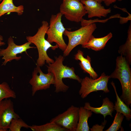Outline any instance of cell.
<instances>
[{
    "label": "cell",
    "mask_w": 131,
    "mask_h": 131,
    "mask_svg": "<svg viewBox=\"0 0 131 131\" xmlns=\"http://www.w3.org/2000/svg\"><path fill=\"white\" fill-rule=\"evenodd\" d=\"M55 60L53 63L48 64L46 66L48 72L52 73L54 75L55 92H65L68 90L69 87L63 82L64 78H69L76 80L80 83L81 82L82 79L76 74L74 68L70 67L63 64L64 57L60 55L58 57H55Z\"/></svg>",
    "instance_id": "cell-1"
},
{
    "label": "cell",
    "mask_w": 131,
    "mask_h": 131,
    "mask_svg": "<svg viewBox=\"0 0 131 131\" xmlns=\"http://www.w3.org/2000/svg\"><path fill=\"white\" fill-rule=\"evenodd\" d=\"M116 67L109 75L110 78L118 79L122 86V93L120 97L128 107L131 104V70L125 57L120 55L116 60Z\"/></svg>",
    "instance_id": "cell-2"
},
{
    "label": "cell",
    "mask_w": 131,
    "mask_h": 131,
    "mask_svg": "<svg viewBox=\"0 0 131 131\" xmlns=\"http://www.w3.org/2000/svg\"><path fill=\"white\" fill-rule=\"evenodd\" d=\"M49 27V24L46 21H43L42 25L38 29L36 34L33 36L26 37L28 42L33 44L37 48L38 57L36 62V66L40 67L43 66L46 62L47 64L53 63L54 61L50 58L47 53V50L51 48L53 50L58 48V45H52L45 38V35Z\"/></svg>",
    "instance_id": "cell-3"
},
{
    "label": "cell",
    "mask_w": 131,
    "mask_h": 131,
    "mask_svg": "<svg viewBox=\"0 0 131 131\" xmlns=\"http://www.w3.org/2000/svg\"><path fill=\"white\" fill-rule=\"evenodd\" d=\"M97 28L94 23L89 24L73 31L66 30L64 34L67 36L68 42L67 47L63 51V56H68L72 50L77 46L81 45L82 47L88 41Z\"/></svg>",
    "instance_id": "cell-4"
},
{
    "label": "cell",
    "mask_w": 131,
    "mask_h": 131,
    "mask_svg": "<svg viewBox=\"0 0 131 131\" xmlns=\"http://www.w3.org/2000/svg\"><path fill=\"white\" fill-rule=\"evenodd\" d=\"M63 15L60 12L56 15H52L50 21L49 27L46 32L47 40L50 44L55 42L62 51L66 49L67 45L63 38L64 33L66 30L61 22Z\"/></svg>",
    "instance_id": "cell-5"
},
{
    "label": "cell",
    "mask_w": 131,
    "mask_h": 131,
    "mask_svg": "<svg viewBox=\"0 0 131 131\" xmlns=\"http://www.w3.org/2000/svg\"><path fill=\"white\" fill-rule=\"evenodd\" d=\"M110 79L109 75H106L104 72L99 77L95 79L85 77L82 79L79 94L83 99L92 92L102 90L105 93H109L110 91L107 84Z\"/></svg>",
    "instance_id": "cell-6"
},
{
    "label": "cell",
    "mask_w": 131,
    "mask_h": 131,
    "mask_svg": "<svg viewBox=\"0 0 131 131\" xmlns=\"http://www.w3.org/2000/svg\"><path fill=\"white\" fill-rule=\"evenodd\" d=\"M60 12L68 20L76 22H81L87 14L81 0H62Z\"/></svg>",
    "instance_id": "cell-7"
},
{
    "label": "cell",
    "mask_w": 131,
    "mask_h": 131,
    "mask_svg": "<svg viewBox=\"0 0 131 131\" xmlns=\"http://www.w3.org/2000/svg\"><path fill=\"white\" fill-rule=\"evenodd\" d=\"M79 107L72 105L62 113L52 118V121L67 131H76L79 119Z\"/></svg>",
    "instance_id": "cell-8"
},
{
    "label": "cell",
    "mask_w": 131,
    "mask_h": 131,
    "mask_svg": "<svg viewBox=\"0 0 131 131\" xmlns=\"http://www.w3.org/2000/svg\"><path fill=\"white\" fill-rule=\"evenodd\" d=\"M29 83L32 86V95L33 96L38 91L49 89L51 85H54L55 82L52 73H44L40 67L36 66L32 72V77Z\"/></svg>",
    "instance_id": "cell-9"
},
{
    "label": "cell",
    "mask_w": 131,
    "mask_h": 131,
    "mask_svg": "<svg viewBox=\"0 0 131 131\" xmlns=\"http://www.w3.org/2000/svg\"><path fill=\"white\" fill-rule=\"evenodd\" d=\"M8 46L5 49H1L0 51V56H2V59L4 60L2 65L5 66L8 62L14 60L18 61L20 60L21 56L17 57V55L25 52L27 54V49L35 47H31L32 43L28 42L20 45L16 44L13 38L9 37L8 41Z\"/></svg>",
    "instance_id": "cell-10"
},
{
    "label": "cell",
    "mask_w": 131,
    "mask_h": 131,
    "mask_svg": "<svg viewBox=\"0 0 131 131\" xmlns=\"http://www.w3.org/2000/svg\"><path fill=\"white\" fill-rule=\"evenodd\" d=\"M13 103L9 98L0 102V131H7L12 120L20 118L15 112Z\"/></svg>",
    "instance_id": "cell-11"
},
{
    "label": "cell",
    "mask_w": 131,
    "mask_h": 131,
    "mask_svg": "<svg viewBox=\"0 0 131 131\" xmlns=\"http://www.w3.org/2000/svg\"><path fill=\"white\" fill-rule=\"evenodd\" d=\"M81 1L84 6L89 18L106 17L111 11V8H105L95 0H81Z\"/></svg>",
    "instance_id": "cell-12"
},
{
    "label": "cell",
    "mask_w": 131,
    "mask_h": 131,
    "mask_svg": "<svg viewBox=\"0 0 131 131\" xmlns=\"http://www.w3.org/2000/svg\"><path fill=\"white\" fill-rule=\"evenodd\" d=\"M114 106L113 103L108 98L106 97L103 99L102 105L100 107H93L91 106L89 103L86 102L85 103L84 107L95 114L102 115L105 119L107 115H109L111 117L113 116L112 114L114 110Z\"/></svg>",
    "instance_id": "cell-13"
},
{
    "label": "cell",
    "mask_w": 131,
    "mask_h": 131,
    "mask_svg": "<svg viewBox=\"0 0 131 131\" xmlns=\"http://www.w3.org/2000/svg\"><path fill=\"white\" fill-rule=\"evenodd\" d=\"M74 57L75 60L80 61L79 64L81 68L85 72L89 74L90 78L94 79L98 78V74L91 66V58L88 55L86 58L84 57L83 52L79 49Z\"/></svg>",
    "instance_id": "cell-14"
},
{
    "label": "cell",
    "mask_w": 131,
    "mask_h": 131,
    "mask_svg": "<svg viewBox=\"0 0 131 131\" xmlns=\"http://www.w3.org/2000/svg\"><path fill=\"white\" fill-rule=\"evenodd\" d=\"M112 36L113 34L111 32L106 35L100 38H95L92 35L88 42L82 47L91 49L95 51H99L104 48L108 41Z\"/></svg>",
    "instance_id": "cell-15"
},
{
    "label": "cell",
    "mask_w": 131,
    "mask_h": 131,
    "mask_svg": "<svg viewBox=\"0 0 131 131\" xmlns=\"http://www.w3.org/2000/svg\"><path fill=\"white\" fill-rule=\"evenodd\" d=\"M111 84L114 88L116 99L114 106V110L116 111V112L122 114L127 121H130L131 119V110L118 96L115 83L113 81L111 82Z\"/></svg>",
    "instance_id": "cell-16"
},
{
    "label": "cell",
    "mask_w": 131,
    "mask_h": 131,
    "mask_svg": "<svg viewBox=\"0 0 131 131\" xmlns=\"http://www.w3.org/2000/svg\"><path fill=\"white\" fill-rule=\"evenodd\" d=\"M92 112L85 108L84 107H79V119L76 131H89L88 124L89 118L91 117Z\"/></svg>",
    "instance_id": "cell-17"
},
{
    "label": "cell",
    "mask_w": 131,
    "mask_h": 131,
    "mask_svg": "<svg viewBox=\"0 0 131 131\" xmlns=\"http://www.w3.org/2000/svg\"><path fill=\"white\" fill-rule=\"evenodd\" d=\"M22 5L15 6L13 0H3L0 4V17L4 14L10 12H16L18 15H21L24 11Z\"/></svg>",
    "instance_id": "cell-18"
},
{
    "label": "cell",
    "mask_w": 131,
    "mask_h": 131,
    "mask_svg": "<svg viewBox=\"0 0 131 131\" xmlns=\"http://www.w3.org/2000/svg\"><path fill=\"white\" fill-rule=\"evenodd\" d=\"M127 37L124 44L121 46L118 50V53L124 57L130 65L131 64V24L128 30Z\"/></svg>",
    "instance_id": "cell-19"
},
{
    "label": "cell",
    "mask_w": 131,
    "mask_h": 131,
    "mask_svg": "<svg viewBox=\"0 0 131 131\" xmlns=\"http://www.w3.org/2000/svg\"><path fill=\"white\" fill-rule=\"evenodd\" d=\"M29 128L33 131H67L52 121L41 125L30 126Z\"/></svg>",
    "instance_id": "cell-20"
},
{
    "label": "cell",
    "mask_w": 131,
    "mask_h": 131,
    "mask_svg": "<svg viewBox=\"0 0 131 131\" xmlns=\"http://www.w3.org/2000/svg\"><path fill=\"white\" fill-rule=\"evenodd\" d=\"M16 98V93L7 82H4L0 84V102L5 99Z\"/></svg>",
    "instance_id": "cell-21"
},
{
    "label": "cell",
    "mask_w": 131,
    "mask_h": 131,
    "mask_svg": "<svg viewBox=\"0 0 131 131\" xmlns=\"http://www.w3.org/2000/svg\"><path fill=\"white\" fill-rule=\"evenodd\" d=\"M30 126L20 118L13 119L8 129L11 131H20L22 128L28 129L29 128Z\"/></svg>",
    "instance_id": "cell-22"
},
{
    "label": "cell",
    "mask_w": 131,
    "mask_h": 131,
    "mask_svg": "<svg viewBox=\"0 0 131 131\" xmlns=\"http://www.w3.org/2000/svg\"><path fill=\"white\" fill-rule=\"evenodd\" d=\"M124 116L122 114L116 112L114 121L110 126L105 131H117L121 128Z\"/></svg>",
    "instance_id": "cell-23"
},
{
    "label": "cell",
    "mask_w": 131,
    "mask_h": 131,
    "mask_svg": "<svg viewBox=\"0 0 131 131\" xmlns=\"http://www.w3.org/2000/svg\"><path fill=\"white\" fill-rule=\"evenodd\" d=\"M107 121L105 120L100 125L96 124L94 125L90 129L91 131H102L104 129Z\"/></svg>",
    "instance_id": "cell-24"
},
{
    "label": "cell",
    "mask_w": 131,
    "mask_h": 131,
    "mask_svg": "<svg viewBox=\"0 0 131 131\" xmlns=\"http://www.w3.org/2000/svg\"><path fill=\"white\" fill-rule=\"evenodd\" d=\"M128 14V16L126 17H122L120 16L119 18H120V23L121 24L126 23L128 22V21L131 20V15L129 13Z\"/></svg>",
    "instance_id": "cell-25"
},
{
    "label": "cell",
    "mask_w": 131,
    "mask_h": 131,
    "mask_svg": "<svg viewBox=\"0 0 131 131\" xmlns=\"http://www.w3.org/2000/svg\"><path fill=\"white\" fill-rule=\"evenodd\" d=\"M123 0H102L105 5L107 6H110L112 3L115 2L117 0L121 1Z\"/></svg>",
    "instance_id": "cell-26"
},
{
    "label": "cell",
    "mask_w": 131,
    "mask_h": 131,
    "mask_svg": "<svg viewBox=\"0 0 131 131\" xmlns=\"http://www.w3.org/2000/svg\"><path fill=\"white\" fill-rule=\"evenodd\" d=\"M3 40V37L0 35V47L4 45L5 44V43L4 42L2 41ZM1 49L0 48V51Z\"/></svg>",
    "instance_id": "cell-27"
},
{
    "label": "cell",
    "mask_w": 131,
    "mask_h": 131,
    "mask_svg": "<svg viewBox=\"0 0 131 131\" xmlns=\"http://www.w3.org/2000/svg\"><path fill=\"white\" fill-rule=\"evenodd\" d=\"M96 0L99 3H101L102 2V0Z\"/></svg>",
    "instance_id": "cell-28"
},
{
    "label": "cell",
    "mask_w": 131,
    "mask_h": 131,
    "mask_svg": "<svg viewBox=\"0 0 131 131\" xmlns=\"http://www.w3.org/2000/svg\"><path fill=\"white\" fill-rule=\"evenodd\" d=\"M2 0H0V2Z\"/></svg>",
    "instance_id": "cell-29"
}]
</instances>
